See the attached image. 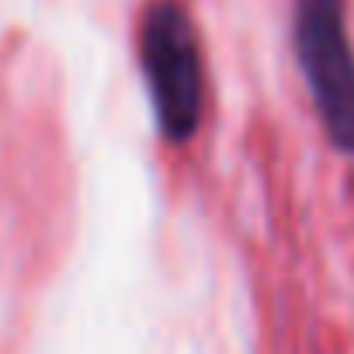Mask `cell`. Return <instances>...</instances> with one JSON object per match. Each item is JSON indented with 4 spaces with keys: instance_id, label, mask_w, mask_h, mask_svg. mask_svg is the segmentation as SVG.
<instances>
[{
    "instance_id": "1",
    "label": "cell",
    "mask_w": 354,
    "mask_h": 354,
    "mask_svg": "<svg viewBox=\"0 0 354 354\" xmlns=\"http://www.w3.org/2000/svg\"><path fill=\"white\" fill-rule=\"evenodd\" d=\"M139 66L163 139L185 142L202 122V53L181 4L153 0L139 21Z\"/></svg>"
},
{
    "instance_id": "2",
    "label": "cell",
    "mask_w": 354,
    "mask_h": 354,
    "mask_svg": "<svg viewBox=\"0 0 354 354\" xmlns=\"http://www.w3.org/2000/svg\"><path fill=\"white\" fill-rule=\"evenodd\" d=\"M295 56L326 136L354 153V53L340 0H295Z\"/></svg>"
}]
</instances>
